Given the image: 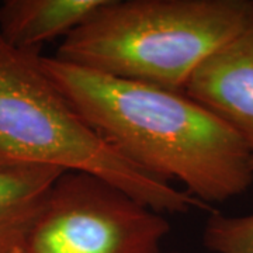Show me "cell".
<instances>
[{"label":"cell","instance_id":"cell-4","mask_svg":"<svg viewBox=\"0 0 253 253\" xmlns=\"http://www.w3.org/2000/svg\"><path fill=\"white\" fill-rule=\"evenodd\" d=\"M170 225L90 173L65 170L21 236L23 253H159Z\"/></svg>","mask_w":253,"mask_h":253},{"label":"cell","instance_id":"cell-5","mask_svg":"<svg viewBox=\"0 0 253 253\" xmlns=\"http://www.w3.org/2000/svg\"><path fill=\"white\" fill-rule=\"evenodd\" d=\"M184 94L231 126L253 154V13L200 65Z\"/></svg>","mask_w":253,"mask_h":253},{"label":"cell","instance_id":"cell-9","mask_svg":"<svg viewBox=\"0 0 253 253\" xmlns=\"http://www.w3.org/2000/svg\"><path fill=\"white\" fill-rule=\"evenodd\" d=\"M21 236L18 235L16 238H11L9 241L0 244V253H23L21 249Z\"/></svg>","mask_w":253,"mask_h":253},{"label":"cell","instance_id":"cell-6","mask_svg":"<svg viewBox=\"0 0 253 253\" xmlns=\"http://www.w3.org/2000/svg\"><path fill=\"white\" fill-rule=\"evenodd\" d=\"M106 0H6L0 36L18 49H37L81 27Z\"/></svg>","mask_w":253,"mask_h":253},{"label":"cell","instance_id":"cell-1","mask_svg":"<svg viewBox=\"0 0 253 253\" xmlns=\"http://www.w3.org/2000/svg\"><path fill=\"white\" fill-rule=\"evenodd\" d=\"M40 63L81 117L136 169L170 184L180 181L207 206L238 197L252 186V151L184 91L118 79L42 55Z\"/></svg>","mask_w":253,"mask_h":253},{"label":"cell","instance_id":"cell-3","mask_svg":"<svg viewBox=\"0 0 253 253\" xmlns=\"http://www.w3.org/2000/svg\"><path fill=\"white\" fill-rule=\"evenodd\" d=\"M0 36V159L99 176L156 212L212 211L118 155L73 109L40 63Z\"/></svg>","mask_w":253,"mask_h":253},{"label":"cell","instance_id":"cell-7","mask_svg":"<svg viewBox=\"0 0 253 253\" xmlns=\"http://www.w3.org/2000/svg\"><path fill=\"white\" fill-rule=\"evenodd\" d=\"M65 170L0 159V244L23 235Z\"/></svg>","mask_w":253,"mask_h":253},{"label":"cell","instance_id":"cell-11","mask_svg":"<svg viewBox=\"0 0 253 253\" xmlns=\"http://www.w3.org/2000/svg\"><path fill=\"white\" fill-rule=\"evenodd\" d=\"M252 165H253V161H252Z\"/></svg>","mask_w":253,"mask_h":253},{"label":"cell","instance_id":"cell-8","mask_svg":"<svg viewBox=\"0 0 253 253\" xmlns=\"http://www.w3.org/2000/svg\"><path fill=\"white\" fill-rule=\"evenodd\" d=\"M203 244L214 253H253V214L234 217L212 210L204 225Z\"/></svg>","mask_w":253,"mask_h":253},{"label":"cell","instance_id":"cell-10","mask_svg":"<svg viewBox=\"0 0 253 253\" xmlns=\"http://www.w3.org/2000/svg\"><path fill=\"white\" fill-rule=\"evenodd\" d=\"M159 253H163V252H159ZM168 253H180V252H168Z\"/></svg>","mask_w":253,"mask_h":253},{"label":"cell","instance_id":"cell-2","mask_svg":"<svg viewBox=\"0 0 253 253\" xmlns=\"http://www.w3.org/2000/svg\"><path fill=\"white\" fill-rule=\"evenodd\" d=\"M252 0H106L54 58L173 91L244 27Z\"/></svg>","mask_w":253,"mask_h":253}]
</instances>
